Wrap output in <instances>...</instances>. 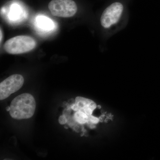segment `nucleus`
<instances>
[{"label": "nucleus", "mask_w": 160, "mask_h": 160, "mask_svg": "<svg viewBox=\"0 0 160 160\" xmlns=\"http://www.w3.org/2000/svg\"><path fill=\"white\" fill-rule=\"evenodd\" d=\"M125 15L123 4L114 2L104 9L100 18V24L105 30L112 32L119 27Z\"/></svg>", "instance_id": "nucleus-1"}, {"label": "nucleus", "mask_w": 160, "mask_h": 160, "mask_svg": "<svg viewBox=\"0 0 160 160\" xmlns=\"http://www.w3.org/2000/svg\"><path fill=\"white\" fill-rule=\"evenodd\" d=\"M9 114L15 119L22 120L31 118L36 109L34 98L29 93L18 96L10 104Z\"/></svg>", "instance_id": "nucleus-2"}, {"label": "nucleus", "mask_w": 160, "mask_h": 160, "mask_svg": "<svg viewBox=\"0 0 160 160\" xmlns=\"http://www.w3.org/2000/svg\"><path fill=\"white\" fill-rule=\"evenodd\" d=\"M36 46V42L33 38L21 35L7 40L4 44V48L9 54H19L29 52L34 49Z\"/></svg>", "instance_id": "nucleus-3"}, {"label": "nucleus", "mask_w": 160, "mask_h": 160, "mask_svg": "<svg viewBox=\"0 0 160 160\" xmlns=\"http://www.w3.org/2000/svg\"><path fill=\"white\" fill-rule=\"evenodd\" d=\"M48 8L52 14L58 17H72L78 11L77 5L73 0H52Z\"/></svg>", "instance_id": "nucleus-4"}, {"label": "nucleus", "mask_w": 160, "mask_h": 160, "mask_svg": "<svg viewBox=\"0 0 160 160\" xmlns=\"http://www.w3.org/2000/svg\"><path fill=\"white\" fill-rule=\"evenodd\" d=\"M24 82V78L20 74L12 75L4 80L0 84V100L5 99L19 90Z\"/></svg>", "instance_id": "nucleus-5"}, {"label": "nucleus", "mask_w": 160, "mask_h": 160, "mask_svg": "<svg viewBox=\"0 0 160 160\" xmlns=\"http://www.w3.org/2000/svg\"><path fill=\"white\" fill-rule=\"evenodd\" d=\"M37 24L41 29L50 30L53 28V23L50 19L44 16H39L37 18Z\"/></svg>", "instance_id": "nucleus-6"}, {"label": "nucleus", "mask_w": 160, "mask_h": 160, "mask_svg": "<svg viewBox=\"0 0 160 160\" xmlns=\"http://www.w3.org/2000/svg\"><path fill=\"white\" fill-rule=\"evenodd\" d=\"M92 100L86 98L78 97L76 98V105H77L79 111L84 112V109L88 106L89 103L91 102Z\"/></svg>", "instance_id": "nucleus-7"}, {"label": "nucleus", "mask_w": 160, "mask_h": 160, "mask_svg": "<svg viewBox=\"0 0 160 160\" xmlns=\"http://www.w3.org/2000/svg\"><path fill=\"white\" fill-rule=\"evenodd\" d=\"M74 118L76 121L81 124L87 123L89 120V116L85 112L79 110L75 113Z\"/></svg>", "instance_id": "nucleus-8"}, {"label": "nucleus", "mask_w": 160, "mask_h": 160, "mask_svg": "<svg viewBox=\"0 0 160 160\" xmlns=\"http://www.w3.org/2000/svg\"><path fill=\"white\" fill-rule=\"evenodd\" d=\"M99 119L98 118L95 117L93 116H89V120H88V122L87 123H91L92 124H97L99 121Z\"/></svg>", "instance_id": "nucleus-9"}, {"label": "nucleus", "mask_w": 160, "mask_h": 160, "mask_svg": "<svg viewBox=\"0 0 160 160\" xmlns=\"http://www.w3.org/2000/svg\"><path fill=\"white\" fill-rule=\"evenodd\" d=\"M66 122H67V120L65 116H61L59 118V122L61 125H64L66 124Z\"/></svg>", "instance_id": "nucleus-10"}, {"label": "nucleus", "mask_w": 160, "mask_h": 160, "mask_svg": "<svg viewBox=\"0 0 160 160\" xmlns=\"http://www.w3.org/2000/svg\"><path fill=\"white\" fill-rule=\"evenodd\" d=\"M0 34H1V37H0V41H1V43L2 42V40L3 38V33L2 31V29L1 28V30H0Z\"/></svg>", "instance_id": "nucleus-11"}, {"label": "nucleus", "mask_w": 160, "mask_h": 160, "mask_svg": "<svg viewBox=\"0 0 160 160\" xmlns=\"http://www.w3.org/2000/svg\"><path fill=\"white\" fill-rule=\"evenodd\" d=\"M6 109L7 111H9L10 109V106H8V107H6Z\"/></svg>", "instance_id": "nucleus-12"}]
</instances>
